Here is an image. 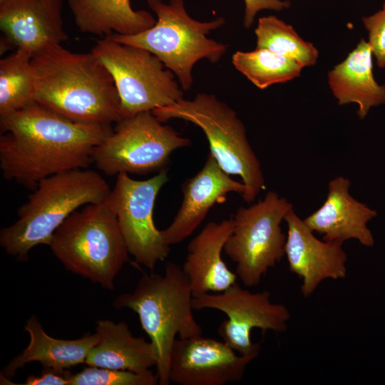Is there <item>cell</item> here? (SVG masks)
<instances>
[{
  "label": "cell",
  "instance_id": "1",
  "mask_svg": "<svg viewBox=\"0 0 385 385\" xmlns=\"http://www.w3.org/2000/svg\"><path fill=\"white\" fill-rule=\"evenodd\" d=\"M0 169L4 178L34 190L44 178L88 168L111 124L76 122L36 103L0 116Z\"/></svg>",
  "mask_w": 385,
  "mask_h": 385
},
{
  "label": "cell",
  "instance_id": "2",
  "mask_svg": "<svg viewBox=\"0 0 385 385\" xmlns=\"http://www.w3.org/2000/svg\"><path fill=\"white\" fill-rule=\"evenodd\" d=\"M31 66L35 103L76 122L111 125L122 119L113 79L91 51L59 44L33 56Z\"/></svg>",
  "mask_w": 385,
  "mask_h": 385
},
{
  "label": "cell",
  "instance_id": "3",
  "mask_svg": "<svg viewBox=\"0 0 385 385\" xmlns=\"http://www.w3.org/2000/svg\"><path fill=\"white\" fill-rule=\"evenodd\" d=\"M106 180L97 172L76 169L43 179L18 210L19 219L0 231V245L20 262L31 249L50 245L56 230L79 207L106 200Z\"/></svg>",
  "mask_w": 385,
  "mask_h": 385
},
{
  "label": "cell",
  "instance_id": "4",
  "mask_svg": "<svg viewBox=\"0 0 385 385\" xmlns=\"http://www.w3.org/2000/svg\"><path fill=\"white\" fill-rule=\"evenodd\" d=\"M192 292L182 267L168 262L163 274L144 273L132 292L117 297L113 307L127 308L138 316L140 325L153 344L159 385H168L173 346L176 337L202 334L192 313Z\"/></svg>",
  "mask_w": 385,
  "mask_h": 385
},
{
  "label": "cell",
  "instance_id": "5",
  "mask_svg": "<svg viewBox=\"0 0 385 385\" xmlns=\"http://www.w3.org/2000/svg\"><path fill=\"white\" fill-rule=\"evenodd\" d=\"M49 247L66 270L109 290L130 261L108 197L73 212L56 230Z\"/></svg>",
  "mask_w": 385,
  "mask_h": 385
},
{
  "label": "cell",
  "instance_id": "6",
  "mask_svg": "<svg viewBox=\"0 0 385 385\" xmlns=\"http://www.w3.org/2000/svg\"><path fill=\"white\" fill-rule=\"evenodd\" d=\"M147 4L157 16L152 27L135 35L113 34L109 37L154 54L175 75L183 90L188 91L193 84L195 64L205 58L216 63L227 51V44L207 37L226 21L223 17L196 20L188 13L184 0H147Z\"/></svg>",
  "mask_w": 385,
  "mask_h": 385
},
{
  "label": "cell",
  "instance_id": "7",
  "mask_svg": "<svg viewBox=\"0 0 385 385\" xmlns=\"http://www.w3.org/2000/svg\"><path fill=\"white\" fill-rule=\"evenodd\" d=\"M152 113L163 123L176 118L199 127L220 167L229 175L240 177L246 188L242 196L245 202H254L265 188L261 164L247 139L244 123L216 96L199 93L192 100L182 98Z\"/></svg>",
  "mask_w": 385,
  "mask_h": 385
},
{
  "label": "cell",
  "instance_id": "8",
  "mask_svg": "<svg viewBox=\"0 0 385 385\" xmlns=\"http://www.w3.org/2000/svg\"><path fill=\"white\" fill-rule=\"evenodd\" d=\"M91 52L113 79L122 119L183 98L175 75L150 51L106 36L97 41Z\"/></svg>",
  "mask_w": 385,
  "mask_h": 385
},
{
  "label": "cell",
  "instance_id": "9",
  "mask_svg": "<svg viewBox=\"0 0 385 385\" xmlns=\"http://www.w3.org/2000/svg\"><path fill=\"white\" fill-rule=\"evenodd\" d=\"M292 209L286 198L269 191L262 200L237 210L223 252L236 265L235 273L245 287L257 286L284 256L287 235L281 223Z\"/></svg>",
  "mask_w": 385,
  "mask_h": 385
},
{
  "label": "cell",
  "instance_id": "10",
  "mask_svg": "<svg viewBox=\"0 0 385 385\" xmlns=\"http://www.w3.org/2000/svg\"><path fill=\"white\" fill-rule=\"evenodd\" d=\"M191 145L152 111L124 118L94 150L93 163L109 176L120 173L147 175L168 168L172 153Z\"/></svg>",
  "mask_w": 385,
  "mask_h": 385
},
{
  "label": "cell",
  "instance_id": "11",
  "mask_svg": "<svg viewBox=\"0 0 385 385\" xmlns=\"http://www.w3.org/2000/svg\"><path fill=\"white\" fill-rule=\"evenodd\" d=\"M168 171V168L165 169L144 180H134L125 173H120L108 196L135 265L151 271L170 252V246L165 242L153 220L155 200L169 180Z\"/></svg>",
  "mask_w": 385,
  "mask_h": 385
},
{
  "label": "cell",
  "instance_id": "12",
  "mask_svg": "<svg viewBox=\"0 0 385 385\" xmlns=\"http://www.w3.org/2000/svg\"><path fill=\"white\" fill-rule=\"evenodd\" d=\"M270 297L267 290L251 292L236 282L222 292L193 297L192 305L196 310L223 312L227 319L217 329L223 342L239 354L257 357L260 345L251 340L252 329L284 332L291 317L286 306L272 302Z\"/></svg>",
  "mask_w": 385,
  "mask_h": 385
},
{
  "label": "cell",
  "instance_id": "13",
  "mask_svg": "<svg viewBox=\"0 0 385 385\" xmlns=\"http://www.w3.org/2000/svg\"><path fill=\"white\" fill-rule=\"evenodd\" d=\"M239 354L223 341L202 335L176 339L170 380L179 385H225L238 382L255 359Z\"/></svg>",
  "mask_w": 385,
  "mask_h": 385
},
{
  "label": "cell",
  "instance_id": "14",
  "mask_svg": "<svg viewBox=\"0 0 385 385\" xmlns=\"http://www.w3.org/2000/svg\"><path fill=\"white\" fill-rule=\"evenodd\" d=\"M284 220L287 225L284 255L289 270L302 280L300 291L304 298L311 296L324 280L346 277L347 255L343 243L317 238L294 209Z\"/></svg>",
  "mask_w": 385,
  "mask_h": 385
},
{
  "label": "cell",
  "instance_id": "15",
  "mask_svg": "<svg viewBox=\"0 0 385 385\" xmlns=\"http://www.w3.org/2000/svg\"><path fill=\"white\" fill-rule=\"evenodd\" d=\"M183 199L170 225L161 230L169 246L183 242L197 229L210 209L224 202L231 192H245L242 181L233 180L218 164L209 152L198 173L186 179L181 185Z\"/></svg>",
  "mask_w": 385,
  "mask_h": 385
},
{
  "label": "cell",
  "instance_id": "16",
  "mask_svg": "<svg viewBox=\"0 0 385 385\" xmlns=\"http://www.w3.org/2000/svg\"><path fill=\"white\" fill-rule=\"evenodd\" d=\"M0 29L17 48L32 56L67 39L62 0H6L0 3Z\"/></svg>",
  "mask_w": 385,
  "mask_h": 385
},
{
  "label": "cell",
  "instance_id": "17",
  "mask_svg": "<svg viewBox=\"0 0 385 385\" xmlns=\"http://www.w3.org/2000/svg\"><path fill=\"white\" fill-rule=\"evenodd\" d=\"M349 178L337 176L329 181L322 205L303 220L314 232L328 242L344 243L356 240L365 247H372L374 239L368 222L377 212L359 202L349 193Z\"/></svg>",
  "mask_w": 385,
  "mask_h": 385
},
{
  "label": "cell",
  "instance_id": "18",
  "mask_svg": "<svg viewBox=\"0 0 385 385\" xmlns=\"http://www.w3.org/2000/svg\"><path fill=\"white\" fill-rule=\"evenodd\" d=\"M234 227L233 217L210 222L189 242L182 269L193 297L220 293L236 283L237 276L222 259L225 244Z\"/></svg>",
  "mask_w": 385,
  "mask_h": 385
},
{
  "label": "cell",
  "instance_id": "19",
  "mask_svg": "<svg viewBox=\"0 0 385 385\" xmlns=\"http://www.w3.org/2000/svg\"><path fill=\"white\" fill-rule=\"evenodd\" d=\"M327 82L337 104H356V114L361 120L371 108L385 103V85L374 78L372 51L364 38L328 72Z\"/></svg>",
  "mask_w": 385,
  "mask_h": 385
},
{
  "label": "cell",
  "instance_id": "20",
  "mask_svg": "<svg viewBox=\"0 0 385 385\" xmlns=\"http://www.w3.org/2000/svg\"><path fill=\"white\" fill-rule=\"evenodd\" d=\"M24 329L29 335V343L1 372V384H6L19 369L30 362L38 361L43 368L57 371H65L85 363L90 351L99 340L96 332L76 339L52 337L45 332L35 315L30 317Z\"/></svg>",
  "mask_w": 385,
  "mask_h": 385
},
{
  "label": "cell",
  "instance_id": "21",
  "mask_svg": "<svg viewBox=\"0 0 385 385\" xmlns=\"http://www.w3.org/2000/svg\"><path fill=\"white\" fill-rule=\"evenodd\" d=\"M96 330L99 340L86 357L87 365L134 372L150 371L156 366L153 344L134 337L125 322L101 319Z\"/></svg>",
  "mask_w": 385,
  "mask_h": 385
},
{
  "label": "cell",
  "instance_id": "22",
  "mask_svg": "<svg viewBox=\"0 0 385 385\" xmlns=\"http://www.w3.org/2000/svg\"><path fill=\"white\" fill-rule=\"evenodd\" d=\"M74 21L83 33L132 36L155 24L152 14L134 10L130 0H68Z\"/></svg>",
  "mask_w": 385,
  "mask_h": 385
},
{
  "label": "cell",
  "instance_id": "23",
  "mask_svg": "<svg viewBox=\"0 0 385 385\" xmlns=\"http://www.w3.org/2000/svg\"><path fill=\"white\" fill-rule=\"evenodd\" d=\"M234 67L259 89L284 83L301 76L304 67L293 59L266 48L237 51L232 56Z\"/></svg>",
  "mask_w": 385,
  "mask_h": 385
},
{
  "label": "cell",
  "instance_id": "24",
  "mask_svg": "<svg viewBox=\"0 0 385 385\" xmlns=\"http://www.w3.org/2000/svg\"><path fill=\"white\" fill-rule=\"evenodd\" d=\"M255 34L256 48L293 59L304 68L314 66L318 61L317 48L303 39L291 24L274 15L259 18Z\"/></svg>",
  "mask_w": 385,
  "mask_h": 385
},
{
  "label": "cell",
  "instance_id": "25",
  "mask_svg": "<svg viewBox=\"0 0 385 385\" xmlns=\"http://www.w3.org/2000/svg\"><path fill=\"white\" fill-rule=\"evenodd\" d=\"M32 55L21 48L0 61V116L34 103Z\"/></svg>",
  "mask_w": 385,
  "mask_h": 385
},
{
  "label": "cell",
  "instance_id": "26",
  "mask_svg": "<svg viewBox=\"0 0 385 385\" xmlns=\"http://www.w3.org/2000/svg\"><path fill=\"white\" fill-rule=\"evenodd\" d=\"M156 374L152 371L134 372L88 366L72 374L70 385H155Z\"/></svg>",
  "mask_w": 385,
  "mask_h": 385
},
{
  "label": "cell",
  "instance_id": "27",
  "mask_svg": "<svg viewBox=\"0 0 385 385\" xmlns=\"http://www.w3.org/2000/svg\"><path fill=\"white\" fill-rule=\"evenodd\" d=\"M362 24L368 32L369 43L376 65L385 68V2L375 13L361 18Z\"/></svg>",
  "mask_w": 385,
  "mask_h": 385
},
{
  "label": "cell",
  "instance_id": "28",
  "mask_svg": "<svg viewBox=\"0 0 385 385\" xmlns=\"http://www.w3.org/2000/svg\"><path fill=\"white\" fill-rule=\"evenodd\" d=\"M244 3L243 26L245 29L251 28L257 14L261 11H281L291 6L289 0H244Z\"/></svg>",
  "mask_w": 385,
  "mask_h": 385
},
{
  "label": "cell",
  "instance_id": "29",
  "mask_svg": "<svg viewBox=\"0 0 385 385\" xmlns=\"http://www.w3.org/2000/svg\"><path fill=\"white\" fill-rule=\"evenodd\" d=\"M71 374L67 371H57L43 368L39 375H29L24 385H70Z\"/></svg>",
  "mask_w": 385,
  "mask_h": 385
},
{
  "label": "cell",
  "instance_id": "30",
  "mask_svg": "<svg viewBox=\"0 0 385 385\" xmlns=\"http://www.w3.org/2000/svg\"><path fill=\"white\" fill-rule=\"evenodd\" d=\"M4 1H6V0H0V3L3 2Z\"/></svg>",
  "mask_w": 385,
  "mask_h": 385
}]
</instances>
